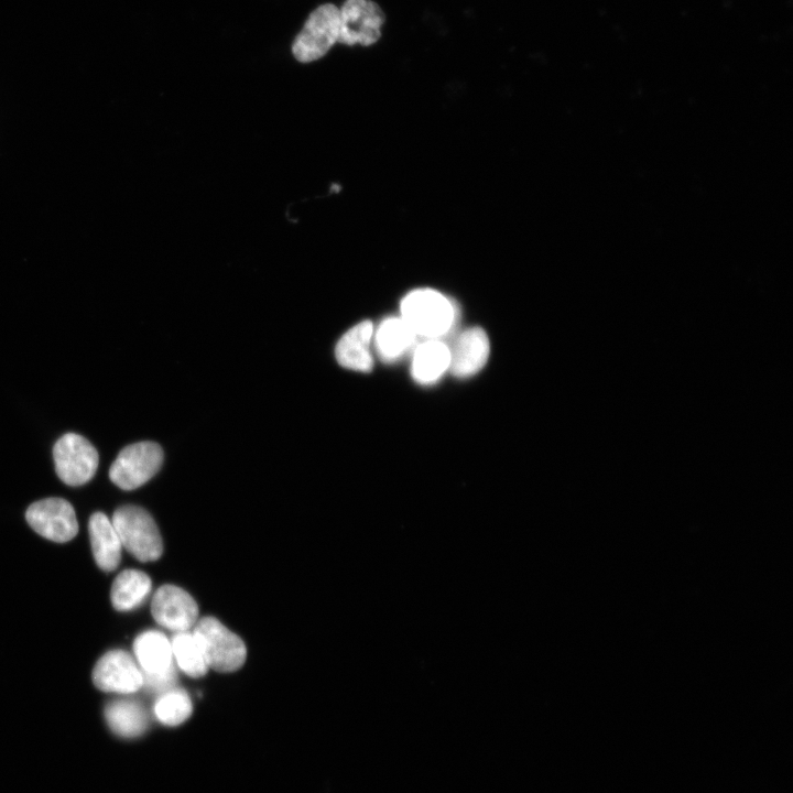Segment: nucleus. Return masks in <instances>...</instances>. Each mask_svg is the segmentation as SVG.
<instances>
[{
  "label": "nucleus",
  "instance_id": "obj_1",
  "mask_svg": "<svg viewBox=\"0 0 793 793\" xmlns=\"http://www.w3.org/2000/svg\"><path fill=\"white\" fill-rule=\"evenodd\" d=\"M401 317L417 337L441 339L454 327L456 309L439 292L421 289L402 300Z\"/></svg>",
  "mask_w": 793,
  "mask_h": 793
},
{
  "label": "nucleus",
  "instance_id": "obj_2",
  "mask_svg": "<svg viewBox=\"0 0 793 793\" xmlns=\"http://www.w3.org/2000/svg\"><path fill=\"white\" fill-rule=\"evenodd\" d=\"M122 546L141 562L160 558L163 543L160 531L148 511L137 506L118 508L111 520Z\"/></svg>",
  "mask_w": 793,
  "mask_h": 793
},
{
  "label": "nucleus",
  "instance_id": "obj_3",
  "mask_svg": "<svg viewBox=\"0 0 793 793\" xmlns=\"http://www.w3.org/2000/svg\"><path fill=\"white\" fill-rule=\"evenodd\" d=\"M193 634L205 655L208 667L218 672H233L242 666L247 650L243 641L214 617L195 623Z\"/></svg>",
  "mask_w": 793,
  "mask_h": 793
},
{
  "label": "nucleus",
  "instance_id": "obj_4",
  "mask_svg": "<svg viewBox=\"0 0 793 793\" xmlns=\"http://www.w3.org/2000/svg\"><path fill=\"white\" fill-rule=\"evenodd\" d=\"M339 8L324 3L311 12L292 44L294 57L302 63L322 58L338 42Z\"/></svg>",
  "mask_w": 793,
  "mask_h": 793
},
{
  "label": "nucleus",
  "instance_id": "obj_5",
  "mask_svg": "<svg viewBox=\"0 0 793 793\" xmlns=\"http://www.w3.org/2000/svg\"><path fill=\"white\" fill-rule=\"evenodd\" d=\"M163 463V450L153 442L124 447L109 469L110 480L123 490H133L149 481Z\"/></svg>",
  "mask_w": 793,
  "mask_h": 793
},
{
  "label": "nucleus",
  "instance_id": "obj_6",
  "mask_svg": "<svg viewBox=\"0 0 793 793\" xmlns=\"http://www.w3.org/2000/svg\"><path fill=\"white\" fill-rule=\"evenodd\" d=\"M55 471L68 486L88 482L96 474L99 456L94 445L84 436L66 433L53 448Z\"/></svg>",
  "mask_w": 793,
  "mask_h": 793
},
{
  "label": "nucleus",
  "instance_id": "obj_7",
  "mask_svg": "<svg viewBox=\"0 0 793 793\" xmlns=\"http://www.w3.org/2000/svg\"><path fill=\"white\" fill-rule=\"evenodd\" d=\"M385 15L371 0H345L339 8L338 43L369 46L381 36Z\"/></svg>",
  "mask_w": 793,
  "mask_h": 793
},
{
  "label": "nucleus",
  "instance_id": "obj_8",
  "mask_svg": "<svg viewBox=\"0 0 793 793\" xmlns=\"http://www.w3.org/2000/svg\"><path fill=\"white\" fill-rule=\"evenodd\" d=\"M29 525L41 536L63 543L78 531L73 506L62 498H46L33 502L25 512Z\"/></svg>",
  "mask_w": 793,
  "mask_h": 793
},
{
  "label": "nucleus",
  "instance_id": "obj_9",
  "mask_svg": "<svg viewBox=\"0 0 793 793\" xmlns=\"http://www.w3.org/2000/svg\"><path fill=\"white\" fill-rule=\"evenodd\" d=\"M93 682L104 692L132 694L143 686L142 671L123 650L105 653L93 670Z\"/></svg>",
  "mask_w": 793,
  "mask_h": 793
},
{
  "label": "nucleus",
  "instance_id": "obj_10",
  "mask_svg": "<svg viewBox=\"0 0 793 793\" xmlns=\"http://www.w3.org/2000/svg\"><path fill=\"white\" fill-rule=\"evenodd\" d=\"M151 611L160 626L176 632L188 631L195 626L198 616L193 597L174 585H163L156 590Z\"/></svg>",
  "mask_w": 793,
  "mask_h": 793
},
{
  "label": "nucleus",
  "instance_id": "obj_11",
  "mask_svg": "<svg viewBox=\"0 0 793 793\" xmlns=\"http://www.w3.org/2000/svg\"><path fill=\"white\" fill-rule=\"evenodd\" d=\"M449 368L457 378H467L477 373L486 365L489 356V339L480 327H471L455 339L449 347Z\"/></svg>",
  "mask_w": 793,
  "mask_h": 793
},
{
  "label": "nucleus",
  "instance_id": "obj_12",
  "mask_svg": "<svg viewBox=\"0 0 793 793\" xmlns=\"http://www.w3.org/2000/svg\"><path fill=\"white\" fill-rule=\"evenodd\" d=\"M373 325L363 321L352 326L338 340L335 355L338 363L347 369L369 372L373 367L370 344L373 337Z\"/></svg>",
  "mask_w": 793,
  "mask_h": 793
},
{
  "label": "nucleus",
  "instance_id": "obj_13",
  "mask_svg": "<svg viewBox=\"0 0 793 793\" xmlns=\"http://www.w3.org/2000/svg\"><path fill=\"white\" fill-rule=\"evenodd\" d=\"M88 530L97 565L105 572L116 569L121 560L122 544L111 520L102 512H95L89 519Z\"/></svg>",
  "mask_w": 793,
  "mask_h": 793
},
{
  "label": "nucleus",
  "instance_id": "obj_14",
  "mask_svg": "<svg viewBox=\"0 0 793 793\" xmlns=\"http://www.w3.org/2000/svg\"><path fill=\"white\" fill-rule=\"evenodd\" d=\"M372 338L378 356L385 362H392L414 346L417 336L402 317H390L373 330Z\"/></svg>",
  "mask_w": 793,
  "mask_h": 793
},
{
  "label": "nucleus",
  "instance_id": "obj_15",
  "mask_svg": "<svg viewBox=\"0 0 793 793\" xmlns=\"http://www.w3.org/2000/svg\"><path fill=\"white\" fill-rule=\"evenodd\" d=\"M449 346L441 339H425L415 346L411 373L421 384L437 381L449 368Z\"/></svg>",
  "mask_w": 793,
  "mask_h": 793
},
{
  "label": "nucleus",
  "instance_id": "obj_16",
  "mask_svg": "<svg viewBox=\"0 0 793 793\" xmlns=\"http://www.w3.org/2000/svg\"><path fill=\"white\" fill-rule=\"evenodd\" d=\"M133 653L142 673H161L173 665L171 641L156 630L139 634L133 642Z\"/></svg>",
  "mask_w": 793,
  "mask_h": 793
},
{
  "label": "nucleus",
  "instance_id": "obj_17",
  "mask_svg": "<svg viewBox=\"0 0 793 793\" xmlns=\"http://www.w3.org/2000/svg\"><path fill=\"white\" fill-rule=\"evenodd\" d=\"M105 717L109 728L122 738H135L146 731L149 717L134 699L121 698L107 704Z\"/></svg>",
  "mask_w": 793,
  "mask_h": 793
},
{
  "label": "nucleus",
  "instance_id": "obj_18",
  "mask_svg": "<svg viewBox=\"0 0 793 793\" xmlns=\"http://www.w3.org/2000/svg\"><path fill=\"white\" fill-rule=\"evenodd\" d=\"M151 586V579L144 572L126 569L112 583L111 602L120 611L134 609L148 597Z\"/></svg>",
  "mask_w": 793,
  "mask_h": 793
},
{
  "label": "nucleus",
  "instance_id": "obj_19",
  "mask_svg": "<svg viewBox=\"0 0 793 793\" xmlns=\"http://www.w3.org/2000/svg\"><path fill=\"white\" fill-rule=\"evenodd\" d=\"M171 647L173 658L185 674L191 677H200L206 674L208 665L193 632H176L172 638Z\"/></svg>",
  "mask_w": 793,
  "mask_h": 793
},
{
  "label": "nucleus",
  "instance_id": "obj_20",
  "mask_svg": "<svg viewBox=\"0 0 793 793\" xmlns=\"http://www.w3.org/2000/svg\"><path fill=\"white\" fill-rule=\"evenodd\" d=\"M153 709L160 723L177 726L191 716L193 706L188 694L174 687L159 695Z\"/></svg>",
  "mask_w": 793,
  "mask_h": 793
},
{
  "label": "nucleus",
  "instance_id": "obj_21",
  "mask_svg": "<svg viewBox=\"0 0 793 793\" xmlns=\"http://www.w3.org/2000/svg\"><path fill=\"white\" fill-rule=\"evenodd\" d=\"M143 675V686L151 693L155 694H162L171 688H174L177 674L172 665L170 669H167L164 672L155 673V674H148L142 673Z\"/></svg>",
  "mask_w": 793,
  "mask_h": 793
}]
</instances>
